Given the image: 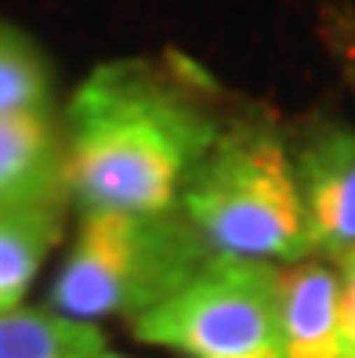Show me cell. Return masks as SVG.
I'll list each match as a JSON object with an SVG mask.
<instances>
[{
	"mask_svg": "<svg viewBox=\"0 0 355 358\" xmlns=\"http://www.w3.org/2000/svg\"><path fill=\"white\" fill-rule=\"evenodd\" d=\"M221 134V123L149 62H106L69 101L66 188L83 214H171Z\"/></svg>",
	"mask_w": 355,
	"mask_h": 358,
	"instance_id": "1",
	"label": "cell"
},
{
	"mask_svg": "<svg viewBox=\"0 0 355 358\" xmlns=\"http://www.w3.org/2000/svg\"><path fill=\"white\" fill-rule=\"evenodd\" d=\"M178 210L214 257L265 264L316 257L294 156L261 120L225 127Z\"/></svg>",
	"mask_w": 355,
	"mask_h": 358,
	"instance_id": "2",
	"label": "cell"
},
{
	"mask_svg": "<svg viewBox=\"0 0 355 358\" xmlns=\"http://www.w3.org/2000/svg\"><path fill=\"white\" fill-rule=\"evenodd\" d=\"M214 254L181 210L123 214L88 210L58 268L48 308L95 326L98 319H141L189 282Z\"/></svg>",
	"mask_w": 355,
	"mask_h": 358,
	"instance_id": "3",
	"label": "cell"
},
{
	"mask_svg": "<svg viewBox=\"0 0 355 358\" xmlns=\"http://www.w3.org/2000/svg\"><path fill=\"white\" fill-rule=\"evenodd\" d=\"M131 329L145 344L174 348L189 358H283L279 268L211 257Z\"/></svg>",
	"mask_w": 355,
	"mask_h": 358,
	"instance_id": "4",
	"label": "cell"
},
{
	"mask_svg": "<svg viewBox=\"0 0 355 358\" xmlns=\"http://www.w3.org/2000/svg\"><path fill=\"white\" fill-rule=\"evenodd\" d=\"M294 171L316 257L344 261L355 250V131L344 123L316 127L298 149Z\"/></svg>",
	"mask_w": 355,
	"mask_h": 358,
	"instance_id": "5",
	"label": "cell"
},
{
	"mask_svg": "<svg viewBox=\"0 0 355 358\" xmlns=\"http://www.w3.org/2000/svg\"><path fill=\"white\" fill-rule=\"evenodd\" d=\"M283 358H348L341 271L326 257L279 268Z\"/></svg>",
	"mask_w": 355,
	"mask_h": 358,
	"instance_id": "6",
	"label": "cell"
},
{
	"mask_svg": "<svg viewBox=\"0 0 355 358\" xmlns=\"http://www.w3.org/2000/svg\"><path fill=\"white\" fill-rule=\"evenodd\" d=\"M66 152L51 116H0V206L66 199Z\"/></svg>",
	"mask_w": 355,
	"mask_h": 358,
	"instance_id": "7",
	"label": "cell"
},
{
	"mask_svg": "<svg viewBox=\"0 0 355 358\" xmlns=\"http://www.w3.org/2000/svg\"><path fill=\"white\" fill-rule=\"evenodd\" d=\"M62 231V199L0 206V315L22 304Z\"/></svg>",
	"mask_w": 355,
	"mask_h": 358,
	"instance_id": "8",
	"label": "cell"
},
{
	"mask_svg": "<svg viewBox=\"0 0 355 358\" xmlns=\"http://www.w3.org/2000/svg\"><path fill=\"white\" fill-rule=\"evenodd\" d=\"M106 333L51 308H15L0 315V358H98Z\"/></svg>",
	"mask_w": 355,
	"mask_h": 358,
	"instance_id": "9",
	"label": "cell"
},
{
	"mask_svg": "<svg viewBox=\"0 0 355 358\" xmlns=\"http://www.w3.org/2000/svg\"><path fill=\"white\" fill-rule=\"evenodd\" d=\"M51 76L33 40L0 22V116H48Z\"/></svg>",
	"mask_w": 355,
	"mask_h": 358,
	"instance_id": "10",
	"label": "cell"
},
{
	"mask_svg": "<svg viewBox=\"0 0 355 358\" xmlns=\"http://www.w3.org/2000/svg\"><path fill=\"white\" fill-rule=\"evenodd\" d=\"M341 271V311H344V344H348V358H355V250L337 261Z\"/></svg>",
	"mask_w": 355,
	"mask_h": 358,
	"instance_id": "11",
	"label": "cell"
},
{
	"mask_svg": "<svg viewBox=\"0 0 355 358\" xmlns=\"http://www.w3.org/2000/svg\"><path fill=\"white\" fill-rule=\"evenodd\" d=\"M98 358H123V355H113V351H102Z\"/></svg>",
	"mask_w": 355,
	"mask_h": 358,
	"instance_id": "12",
	"label": "cell"
}]
</instances>
